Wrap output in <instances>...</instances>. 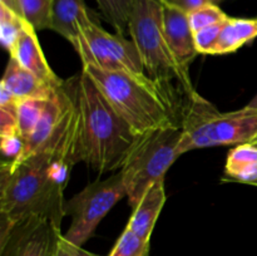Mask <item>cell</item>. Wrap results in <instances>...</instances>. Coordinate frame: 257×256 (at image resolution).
Instances as JSON below:
<instances>
[{"instance_id":"cell-1","label":"cell","mask_w":257,"mask_h":256,"mask_svg":"<svg viewBox=\"0 0 257 256\" xmlns=\"http://www.w3.org/2000/svg\"><path fill=\"white\" fill-rule=\"evenodd\" d=\"M65 108L59 124L44 145L13 171L2 170L0 212L4 236L28 216L64 217L63 196L77 165L78 109L74 80L65 82Z\"/></svg>"},{"instance_id":"cell-2","label":"cell","mask_w":257,"mask_h":256,"mask_svg":"<svg viewBox=\"0 0 257 256\" xmlns=\"http://www.w3.org/2000/svg\"><path fill=\"white\" fill-rule=\"evenodd\" d=\"M78 109L77 161L99 173L122 168L140 136L113 109L89 75L74 80Z\"/></svg>"},{"instance_id":"cell-3","label":"cell","mask_w":257,"mask_h":256,"mask_svg":"<svg viewBox=\"0 0 257 256\" xmlns=\"http://www.w3.org/2000/svg\"><path fill=\"white\" fill-rule=\"evenodd\" d=\"M113 109L130 124L137 136L175 124L176 110L157 88L119 72L83 65Z\"/></svg>"},{"instance_id":"cell-4","label":"cell","mask_w":257,"mask_h":256,"mask_svg":"<svg viewBox=\"0 0 257 256\" xmlns=\"http://www.w3.org/2000/svg\"><path fill=\"white\" fill-rule=\"evenodd\" d=\"M128 33L142 58L146 73L173 109L177 103L173 79L187 98L197 93L195 88L188 87L171 54L163 33V5L160 0H135Z\"/></svg>"},{"instance_id":"cell-5","label":"cell","mask_w":257,"mask_h":256,"mask_svg":"<svg viewBox=\"0 0 257 256\" xmlns=\"http://www.w3.org/2000/svg\"><path fill=\"white\" fill-rule=\"evenodd\" d=\"M180 155L198 148L250 143L257 136V113L245 107L220 112L198 93L187 98L182 112Z\"/></svg>"},{"instance_id":"cell-6","label":"cell","mask_w":257,"mask_h":256,"mask_svg":"<svg viewBox=\"0 0 257 256\" xmlns=\"http://www.w3.org/2000/svg\"><path fill=\"white\" fill-rule=\"evenodd\" d=\"M181 138L180 123L150 131L138 137L120 168L128 201L133 208L151 186L165 181L168 168L181 156Z\"/></svg>"},{"instance_id":"cell-7","label":"cell","mask_w":257,"mask_h":256,"mask_svg":"<svg viewBox=\"0 0 257 256\" xmlns=\"http://www.w3.org/2000/svg\"><path fill=\"white\" fill-rule=\"evenodd\" d=\"M74 49L83 65H94L100 69L124 73L158 89L146 73L142 58L133 40L125 39L124 35L105 32L94 20L83 30Z\"/></svg>"},{"instance_id":"cell-8","label":"cell","mask_w":257,"mask_h":256,"mask_svg":"<svg viewBox=\"0 0 257 256\" xmlns=\"http://www.w3.org/2000/svg\"><path fill=\"white\" fill-rule=\"evenodd\" d=\"M125 196L127 190L120 171L107 180H97L89 183L64 202V215L72 217V223L64 237L75 245L82 246L94 233L104 216Z\"/></svg>"},{"instance_id":"cell-9","label":"cell","mask_w":257,"mask_h":256,"mask_svg":"<svg viewBox=\"0 0 257 256\" xmlns=\"http://www.w3.org/2000/svg\"><path fill=\"white\" fill-rule=\"evenodd\" d=\"M62 220L33 215L18 221L0 237V256H54Z\"/></svg>"},{"instance_id":"cell-10","label":"cell","mask_w":257,"mask_h":256,"mask_svg":"<svg viewBox=\"0 0 257 256\" xmlns=\"http://www.w3.org/2000/svg\"><path fill=\"white\" fill-rule=\"evenodd\" d=\"M163 33L183 79L188 87L193 88L190 78V65L200 53L196 48L195 33L191 29L187 13L163 5Z\"/></svg>"},{"instance_id":"cell-11","label":"cell","mask_w":257,"mask_h":256,"mask_svg":"<svg viewBox=\"0 0 257 256\" xmlns=\"http://www.w3.org/2000/svg\"><path fill=\"white\" fill-rule=\"evenodd\" d=\"M9 55L52 89L57 90L64 84V80L60 79L48 64L38 40L37 30L29 23L25 22L24 29Z\"/></svg>"},{"instance_id":"cell-12","label":"cell","mask_w":257,"mask_h":256,"mask_svg":"<svg viewBox=\"0 0 257 256\" xmlns=\"http://www.w3.org/2000/svg\"><path fill=\"white\" fill-rule=\"evenodd\" d=\"M64 84L57 90V93H55L52 98L48 99V103L47 105H45L44 110H43V114L42 117H40L39 122L37 123V125H35L33 132L29 135V137L24 141V150H23V153L22 156H20L19 160H18L13 166H7L4 165V163H2V170L13 171L14 168H17L23 161H25L28 157H30L37 150H39V148L44 145L45 141L53 135V132H54L57 125L59 124L60 119H62L63 113H64Z\"/></svg>"},{"instance_id":"cell-13","label":"cell","mask_w":257,"mask_h":256,"mask_svg":"<svg viewBox=\"0 0 257 256\" xmlns=\"http://www.w3.org/2000/svg\"><path fill=\"white\" fill-rule=\"evenodd\" d=\"M92 22L84 0H52L50 29L65 38L73 47Z\"/></svg>"},{"instance_id":"cell-14","label":"cell","mask_w":257,"mask_h":256,"mask_svg":"<svg viewBox=\"0 0 257 256\" xmlns=\"http://www.w3.org/2000/svg\"><path fill=\"white\" fill-rule=\"evenodd\" d=\"M165 202V181H160L151 186L142 196L128 221L127 227L145 240H151L153 228Z\"/></svg>"},{"instance_id":"cell-15","label":"cell","mask_w":257,"mask_h":256,"mask_svg":"<svg viewBox=\"0 0 257 256\" xmlns=\"http://www.w3.org/2000/svg\"><path fill=\"white\" fill-rule=\"evenodd\" d=\"M2 84L12 92L18 100L27 98H43L49 99L57 93V90L48 87L44 82L35 77L33 73L23 68L17 60L10 58L7 65Z\"/></svg>"},{"instance_id":"cell-16","label":"cell","mask_w":257,"mask_h":256,"mask_svg":"<svg viewBox=\"0 0 257 256\" xmlns=\"http://www.w3.org/2000/svg\"><path fill=\"white\" fill-rule=\"evenodd\" d=\"M257 37V19L230 18L223 22L222 29L218 35L213 49L215 54H228L240 49L246 43Z\"/></svg>"},{"instance_id":"cell-17","label":"cell","mask_w":257,"mask_h":256,"mask_svg":"<svg viewBox=\"0 0 257 256\" xmlns=\"http://www.w3.org/2000/svg\"><path fill=\"white\" fill-rule=\"evenodd\" d=\"M225 173L228 181L252 185L257 181V146L237 145L228 152Z\"/></svg>"},{"instance_id":"cell-18","label":"cell","mask_w":257,"mask_h":256,"mask_svg":"<svg viewBox=\"0 0 257 256\" xmlns=\"http://www.w3.org/2000/svg\"><path fill=\"white\" fill-rule=\"evenodd\" d=\"M103 18L115 29L117 34L128 32L135 0H95Z\"/></svg>"},{"instance_id":"cell-19","label":"cell","mask_w":257,"mask_h":256,"mask_svg":"<svg viewBox=\"0 0 257 256\" xmlns=\"http://www.w3.org/2000/svg\"><path fill=\"white\" fill-rule=\"evenodd\" d=\"M48 99L43 98H27L18 103V124L19 135L23 140H27L35 128L43 114Z\"/></svg>"},{"instance_id":"cell-20","label":"cell","mask_w":257,"mask_h":256,"mask_svg":"<svg viewBox=\"0 0 257 256\" xmlns=\"http://www.w3.org/2000/svg\"><path fill=\"white\" fill-rule=\"evenodd\" d=\"M23 19L35 30L50 29L52 0H18Z\"/></svg>"},{"instance_id":"cell-21","label":"cell","mask_w":257,"mask_h":256,"mask_svg":"<svg viewBox=\"0 0 257 256\" xmlns=\"http://www.w3.org/2000/svg\"><path fill=\"white\" fill-rule=\"evenodd\" d=\"M25 20L13 10L8 9L5 5L0 4V39H2L3 47L12 53L24 29Z\"/></svg>"},{"instance_id":"cell-22","label":"cell","mask_w":257,"mask_h":256,"mask_svg":"<svg viewBox=\"0 0 257 256\" xmlns=\"http://www.w3.org/2000/svg\"><path fill=\"white\" fill-rule=\"evenodd\" d=\"M151 240H145L125 227L108 256H148Z\"/></svg>"},{"instance_id":"cell-23","label":"cell","mask_w":257,"mask_h":256,"mask_svg":"<svg viewBox=\"0 0 257 256\" xmlns=\"http://www.w3.org/2000/svg\"><path fill=\"white\" fill-rule=\"evenodd\" d=\"M227 18L228 17L221 10V8H218V5L212 4V3L201 5V7L196 8L195 10L188 13V22H190L191 29L193 33H197L201 29L225 22Z\"/></svg>"},{"instance_id":"cell-24","label":"cell","mask_w":257,"mask_h":256,"mask_svg":"<svg viewBox=\"0 0 257 256\" xmlns=\"http://www.w3.org/2000/svg\"><path fill=\"white\" fill-rule=\"evenodd\" d=\"M222 23L211 25L195 33V43L200 54H213V49L217 43L218 35L222 29Z\"/></svg>"},{"instance_id":"cell-25","label":"cell","mask_w":257,"mask_h":256,"mask_svg":"<svg viewBox=\"0 0 257 256\" xmlns=\"http://www.w3.org/2000/svg\"><path fill=\"white\" fill-rule=\"evenodd\" d=\"M17 135H19L18 103L10 105H0V137Z\"/></svg>"},{"instance_id":"cell-26","label":"cell","mask_w":257,"mask_h":256,"mask_svg":"<svg viewBox=\"0 0 257 256\" xmlns=\"http://www.w3.org/2000/svg\"><path fill=\"white\" fill-rule=\"evenodd\" d=\"M0 138H2L3 155L5 157L3 163L7 166H13L22 156L23 150H24V140L19 135Z\"/></svg>"},{"instance_id":"cell-27","label":"cell","mask_w":257,"mask_h":256,"mask_svg":"<svg viewBox=\"0 0 257 256\" xmlns=\"http://www.w3.org/2000/svg\"><path fill=\"white\" fill-rule=\"evenodd\" d=\"M54 256H99L95 253L89 252V251L84 250L82 246L75 245V243L70 242L69 240L64 237V235H60L59 240H58L57 248H55Z\"/></svg>"},{"instance_id":"cell-28","label":"cell","mask_w":257,"mask_h":256,"mask_svg":"<svg viewBox=\"0 0 257 256\" xmlns=\"http://www.w3.org/2000/svg\"><path fill=\"white\" fill-rule=\"evenodd\" d=\"M163 5L171 8H176V9H180L185 13H190L192 10H195L196 8L201 7V5H205L207 3H210L208 0H160Z\"/></svg>"},{"instance_id":"cell-29","label":"cell","mask_w":257,"mask_h":256,"mask_svg":"<svg viewBox=\"0 0 257 256\" xmlns=\"http://www.w3.org/2000/svg\"><path fill=\"white\" fill-rule=\"evenodd\" d=\"M17 103H19V100L12 94V92L5 85L0 84V105H10Z\"/></svg>"},{"instance_id":"cell-30","label":"cell","mask_w":257,"mask_h":256,"mask_svg":"<svg viewBox=\"0 0 257 256\" xmlns=\"http://www.w3.org/2000/svg\"><path fill=\"white\" fill-rule=\"evenodd\" d=\"M245 108L246 109L251 110V112L257 113V94L252 98V99H251L250 103H247V104L245 105Z\"/></svg>"},{"instance_id":"cell-31","label":"cell","mask_w":257,"mask_h":256,"mask_svg":"<svg viewBox=\"0 0 257 256\" xmlns=\"http://www.w3.org/2000/svg\"><path fill=\"white\" fill-rule=\"evenodd\" d=\"M208 2H210V3H212V4H216V5H218V4H220L221 2H223V0H208Z\"/></svg>"},{"instance_id":"cell-32","label":"cell","mask_w":257,"mask_h":256,"mask_svg":"<svg viewBox=\"0 0 257 256\" xmlns=\"http://www.w3.org/2000/svg\"><path fill=\"white\" fill-rule=\"evenodd\" d=\"M250 143H252V145H255V146H257V136H256V137L255 138H253V140L252 141H251V142Z\"/></svg>"},{"instance_id":"cell-33","label":"cell","mask_w":257,"mask_h":256,"mask_svg":"<svg viewBox=\"0 0 257 256\" xmlns=\"http://www.w3.org/2000/svg\"><path fill=\"white\" fill-rule=\"evenodd\" d=\"M252 186H257V181H255V182L252 183Z\"/></svg>"}]
</instances>
